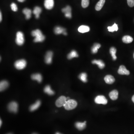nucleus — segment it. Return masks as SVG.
<instances>
[{
	"instance_id": "nucleus-37",
	"label": "nucleus",
	"mask_w": 134,
	"mask_h": 134,
	"mask_svg": "<svg viewBox=\"0 0 134 134\" xmlns=\"http://www.w3.org/2000/svg\"><path fill=\"white\" fill-rule=\"evenodd\" d=\"M0 126H1V125H2V120H1V119H0Z\"/></svg>"
},
{
	"instance_id": "nucleus-33",
	"label": "nucleus",
	"mask_w": 134,
	"mask_h": 134,
	"mask_svg": "<svg viewBox=\"0 0 134 134\" xmlns=\"http://www.w3.org/2000/svg\"><path fill=\"white\" fill-rule=\"evenodd\" d=\"M127 4L130 7L134 6V0H127Z\"/></svg>"
},
{
	"instance_id": "nucleus-32",
	"label": "nucleus",
	"mask_w": 134,
	"mask_h": 134,
	"mask_svg": "<svg viewBox=\"0 0 134 134\" xmlns=\"http://www.w3.org/2000/svg\"><path fill=\"white\" fill-rule=\"evenodd\" d=\"M11 7L12 10L13 11L16 12L18 11V7H17V5L14 3H11Z\"/></svg>"
},
{
	"instance_id": "nucleus-41",
	"label": "nucleus",
	"mask_w": 134,
	"mask_h": 134,
	"mask_svg": "<svg viewBox=\"0 0 134 134\" xmlns=\"http://www.w3.org/2000/svg\"><path fill=\"white\" fill-rule=\"evenodd\" d=\"M133 57H134V55H133Z\"/></svg>"
},
{
	"instance_id": "nucleus-36",
	"label": "nucleus",
	"mask_w": 134,
	"mask_h": 134,
	"mask_svg": "<svg viewBox=\"0 0 134 134\" xmlns=\"http://www.w3.org/2000/svg\"><path fill=\"white\" fill-rule=\"evenodd\" d=\"M132 101L133 102V103H134V95H133L132 97Z\"/></svg>"
},
{
	"instance_id": "nucleus-7",
	"label": "nucleus",
	"mask_w": 134,
	"mask_h": 134,
	"mask_svg": "<svg viewBox=\"0 0 134 134\" xmlns=\"http://www.w3.org/2000/svg\"><path fill=\"white\" fill-rule=\"evenodd\" d=\"M95 102L97 104L105 105L108 103L107 99L104 95H100L97 96L95 99Z\"/></svg>"
},
{
	"instance_id": "nucleus-12",
	"label": "nucleus",
	"mask_w": 134,
	"mask_h": 134,
	"mask_svg": "<svg viewBox=\"0 0 134 134\" xmlns=\"http://www.w3.org/2000/svg\"><path fill=\"white\" fill-rule=\"evenodd\" d=\"M104 80L106 84H111L114 83L115 81V78L111 75H107L104 77Z\"/></svg>"
},
{
	"instance_id": "nucleus-27",
	"label": "nucleus",
	"mask_w": 134,
	"mask_h": 134,
	"mask_svg": "<svg viewBox=\"0 0 134 134\" xmlns=\"http://www.w3.org/2000/svg\"><path fill=\"white\" fill-rule=\"evenodd\" d=\"M101 47V45L98 43H95L91 48V51L93 54L96 53L98 52V49Z\"/></svg>"
},
{
	"instance_id": "nucleus-25",
	"label": "nucleus",
	"mask_w": 134,
	"mask_h": 134,
	"mask_svg": "<svg viewBox=\"0 0 134 134\" xmlns=\"http://www.w3.org/2000/svg\"><path fill=\"white\" fill-rule=\"evenodd\" d=\"M105 0H100V1L96 4L95 9L96 11H99L101 10L105 3Z\"/></svg>"
},
{
	"instance_id": "nucleus-38",
	"label": "nucleus",
	"mask_w": 134,
	"mask_h": 134,
	"mask_svg": "<svg viewBox=\"0 0 134 134\" xmlns=\"http://www.w3.org/2000/svg\"><path fill=\"white\" fill-rule=\"evenodd\" d=\"M55 134H62L59 132H56Z\"/></svg>"
},
{
	"instance_id": "nucleus-24",
	"label": "nucleus",
	"mask_w": 134,
	"mask_h": 134,
	"mask_svg": "<svg viewBox=\"0 0 134 134\" xmlns=\"http://www.w3.org/2000/svg\"><path fill=\"white\" fill-rule=\"evenodd\" d=\"M133 38L129 35H125L122 38V41L126 44L131 43L133 41Z\"/></svg>"
},
{
	"instance_id": "nucleus-11",
	"label": "nucleus",
	"mask_w": 134,
	"mask_h": 134,
	"mask_svg": "<svg viewBox=\"0 0 134 134\" xmlns=\"http://www.w3.org/2000/svg\"><path fill=\"white\" fill-rule=\"evenodd\" d=\"M44 6L46 9L48 10L52 9L54 6V0H45Z\"/></svg>"
},
{
	"instance_id": "nucleus-35",
	"label": "nucleus",
	"mask_w": 134,
	"mask_h": 134,
	"mask_svg": "<svg viewBox=\"0 0 134 134\" xmlns=\"http://www.w3.org/2000/svg\"><path fill=\"white\" fill-rule=\"evenodd\" d=\"M17 0L20 2H24L25 0Z\"/></svg>"
},
{
	"instance_id": "nucleus-13",
	"label": "nucleus",
	"mask_w": 134,
	"mask_h": 134,
	"mask_svg": "<svg viewBox=\"0 0 134 134\" xmlns=\"http://www.w3.org/2000/svg\"><path fill=\"white\" fill-rule=\"evenodd\" d=\"M31 78L33 80H37L38 83H41L42 81L43 77L42 74H32Z\"/></svg>"
},
{
	"instance_id": "nucleus-1",
	"label": "nucleus",
	"mask_w": 134,
	"mask_h": 134,
	"mask_svg": "<svg viewBox=\"0 0 134 134\" xmlns=\"http://www.w3.org/2000/svg\"><path fill=\"white\" fill-rule=\"evenodd\" d=\"M31 35L33 37H35L34 41L35 43L42 42L45 39V37L43 34L41 30L37 29L32 31Z\"/></svg>"
},
{
	"instance_id": "nucleus-21",
	"label": "nucleus",
	"mask_w": 134,
	"mask_h": 134,
	"mask_svg": "<svg viewBox=\"0 0 134 134\" xmlns=\"http://www.w3.org/2000/svg\"><path fill=\"white\" fill-rule=\"evenodd\" d=\"M78 30L79 32L80 33H84L89 32L90 28L88 26L86 25H81L79 27Z\"/></svg>"
},
{
	"instance_id": "nucleus-29",
	"label": "nucleus",
	"mask_w": 134,
	"mask_h": 134,
	"mask_svg": "<svg viewBox=\"0 0 134 134\" xmlns=\"http://www.w3.org/2000/svg\"><path fill=\"white\" fill-rule=\"evenodd\" d=\"M87 75L85 73H82L80 74L79 76V78L84 83H86L87 82Z\"/></svg>"
},
{
	"instance_id": "nucleus-19",
	"label": "nucleus",
	"mask_w": 134,
	"mask_h": 134,
	"mask_svg": "<svg viewBox=\"0 0 134 134\" xmlns=\"http://www.w3.org/2000/svg\"><path fill=\"white\" fill-rule=\"evenodd\" d=\"M9 86V83L7 80H3L0 83V90L2 91L5 90Z\"/></svg>"
},
{
	"instance_id": "nucleus-18",
	"label": "nucleus",
	"mask_w": 134,
	"mask_h": 134,
	"mask_svg": "<svg viewBox=\"0 0 134 134\" xmlns=\"http://www.w3.org/2000/svg\"><path fill=\"white\" fill-rule=\"evenodd\" d=\"M22 12H23V14L25 15V18L26 19H29L31 18L32 11L31 9L25 8L23 9Z\"/></svg>"
},
{
	"instance_id": "nucleus-39",
	"label": "nucleus",
	"mask_w": 134,
	"mask_h": 134,
	"mask_svg": "<svg viewBox=\"0 0 134 134\" xmlns=\"http://www.w3.org/2000/svg\"><path fill=\"white\" fill-rule=\"evenodd\" d=\"M37 134V133H33V134Z\"/></svg>"
},
{
	"instance_id": "nucleus-6",
	"label": "nucleus",
	"mask_w": 134,
	"mask_h": 134,
	"mask_svg": "<svg viewBox=\"0 0 134 134\" xmlns=\"http://www.w3.org/2000/svg\"><path fill=\"white\" fill-rule=\"evenodd\" d=\"M67 101V98L64 96H61L56 101V105L58 107H61L63 106H64Z\"/></svg>"
},
{
	"instance_id": "nucleus-4",
	"label": "nucleus",
	"mask_w": 134,
	"mask_h": 134,
	"mask_svg": "<svg viewBox=\"0 0 134 134\" xmlns=\"http://www.w3.org/2000/svg\"><path fill=\"white\" fill-rule=\"evenodd\" d=\"M25 42L24 36L23 32L18 31L16 34V43L19 45H22L24 44Z\"/></svg>"
},
{
	"instance_id": "nucleus-17",
	"label": "nucleus",
	"mask_w": 134,
	"mask_h": 134,
	"mask_svg": "<svg viewBox=\"0 0 134 134\" xmlns=\"http://www.w3.org/2000/svg\"><path fill=\"white\" fill-rule=\"evenodd\" d=\"M76 128L79 130H84L86 126V122H77L75 124Z\"/></svg>"
},
{
	"instance_id": "nucleus-26",
	"label": "nucleus",
	"mask_w": 134,
	"mask_h": 134,
	"mask_svg": "<svg viewBox=\"0 0 134 134\" xmlns=\"http://www.w3.org/2000/svg\"><path fill=\"white\" fill-rule=\"evenodd\" d=\"M78 57V55L77 52L76 51L74 50H73L71 51L70 53L68 55V59H72L73 58H77Z\"/></svg>"
},
{
	"instance_id": "nucleus-23",
	"label": "nucleus",
	"mask_w": 134,
	"mask_h": 134,
	"mask_svg": "<svg viewBox=\"0 0 134 134\" xmlns=\"http://www.w3.org/2000/svg\"><path fill=\"white\" fill-rule=\"evenodd\" d=\"M54 31L56 34H63L64 32H66V30L65 29L61 27L57 26L55 28Z\"/></svg>"
},
{
	"instance_id": "nucleus-2",
	"label": "nucleus",
	"mask_w": 134,
	"mask_h": 134,
	"mask_svg": "<svg viewBox=\"0 0 134 134\" xmlns=\"http://www.w3.org/2000/svg\"><path fill=\"white\" fill-rule=\"evenodd\" d=\"M77 105L76 101L74 100H70L67 101L64 105V108L67 110H71L74 109Z\"/></svg>"
},
{
	"instance_id": "nucleus-40",
	"label": "nucleus",
	"mask_w": 134,
	"mask_h": 134,
	"mask_svg": "<svg viewBox=\"0 0 134 134\" xmlns=\"http://www.w3.org/2000/svg\"><path fill=\"white\" fill-rule=\"evenodd\" d=\"M12 134V133H8V134Z\"/></svg>"
},
{
	"instance_id": "nucleus-10",
	"label": "nucleus",
	"mask_w": 134,
	"mask_h": 134,
	"mask_svg": "<svg viewBox=\"0 0 134 134\" xmlns=\"http://www.w3.org/2000/svg\"><path fill=\"white\" fill-rule=\"evenodd\" d=\"M118 73L119 74H121V75H129L130 74L129 71L127 70L125 66L123 65H121L120 66L118 70Z\"/></svg>"
},
{
	"instance_id": "nucleus-8",
	"label": "nucleus",
	"mask_w": 134,
	"mask_h": 134,
	"mask_svg": "<svg viewBox=\"0 0 134 134\" xmlns=\"http://www.w3.org/2000/svg\"><path fill=\"white\" fill-rule=\"evenodd\" d=\"M71 11V8L69 6H67L62 9V12L64 13L65 17L69 19L72 18Z\"/></svg>"
},
{
	"instance_id": "nucleus-20",
	"label": "nucleus",
	"mask_w": 134,
	"mask_h": 134,
	"mask_svg": "<svg viewBox=\"0 0 134 134\" xmlns=\"http://www.w3.org/2000/svg\"><path fill=\"white\" fill-rule=\"evenodd\" d=\"M42 12V9L39 6H36L35 7L33 11V13L35 15V18L37 19L39 18L40 14Z\"/></svg>"
},
{
	"instance_id": "nucleus-3",
	"label": "nucleus",
	"mask_w": 134,
	"mask_h": 134,
	"mask_svg": "<svg viewBox=\"0 0 134 134\" xmlns=\"http://www.w3.org/2000/svg\"><path fill=\"white\" fill-rule=\"evenodd\" d=\"M27 61L24 59H21L15 61L14 63L15 68L18 70H22L26 67Z\"/></svg>"
},
{
	"instance_id": "nucleus-28",
	"label": "nucleus",
	"mask_w": 134,
	"mask_h": 134,
	"mask_svg": "<svg viewBox=\"0 0 134 134\" xmlns=\"http://www.w3.org/2000/svg\"><path fill=\"white\" fill-rule=\"evenodd\" d=\"M110 53L113 58V60H116L117 59L116 56V53L117 50L114 47H112L110 49Z\"/></svg>"
},
{
	"instance_id": "nucleus-16",
	"label": "nucleus",
	"mask_w": 134,
	"mask_h": 134,
	"mask_svg": "<svg viewBox=\"0 0 134 134\" xmlns=\"http://www.w3.org/2000/svg\"><path fill=\"white\" fill-rule=\"evenodd\" d=\"M92 63L96 64L98 66L99 68L103 69L105 67V64L103 61L101 60H94L92 61Z\"/></svg>"
},
{
	"instance_id": "nucleus-9",
	"label": "nucleus",
	"mask_w": 134,
	"mask_h": 134,
	"mask_svg": "<svg viewBox=\"0 0 134 134\" xmlns=\"http://www.w3.org/2000/svg\"><path fill=\"white\" fill-rule=\"evenodd\" d=\"M53 56V53L52 51H49L47 52L45 58V61L46 63L48 64L51 63Z\"/></svg>"
},
{
	"instance_id": "nucleus-5",
	"label": "nucleus",
	"mask_w": 134,
	"mask_h": 134,
	"mask_svg": "<svg viewBox=\"0 0 134 134\" xmlns=\"http://www.w3.org/2000/svg\"><path fill=\"white\" fill-rule=\"evenodd\" d=\"M8 108L10 112L16 113L18 112V105L16 102L12 101L8 105Z\"/></svg>"
},
{
	"instance_id": "nucleus-31",
	"label": "nucleus",
	"mask_w": 134,
	"mask_h": 134,
	"mask_svg": "<svg viewBox=\"0 0 134 134\" xmlns=\"http://www.w3.org/2000/svg\"><path fill=\"white\" fill-rule=\"evenodd\" d=\"M89 3V0H82V6L84 8L88 7Z\"/></svg>"
},
{
	"instance_id": "nucleus-34",
	"label": "nucleus",
	"mask_w": 134,
	"mask_h": 134,
	"mask_svg": "<svg viewBox=\"0 0 134 134\" xmlns=\"http://www.w3.org/2000/svg\"><path fill=\"white\" fill-rule=\"evenodd\" d=\"M2 21V14L1 12H0V21L1 22Z\"/></svg>"
},
{
	"instance_id": "nucleus-22",
	"label": "nucleus",
	"mask_w": 134,
	"mask_h": 134,
	"mask_svg": "<svg viewBox=\"0 0 134 134\" xmlns=\"http://www.w3.org/2000/svg\"><path fill=\"white\" fill-rule=\"evenodd\" d=\"M45 93H47L48 95H53L55 94V92L53 90L51 89L50 86L49 85H46L44 89Z\"/></svg>"
},
{
	"instance_id": "nucleus-30",
	"label": "nucleus",
	"mask_w": 134,
	"mask_h": 134,
	"mask_svg": "<svg viewBox=\"0 0 134 134\" xmlns=\"http://www.w3.org/2000/svg\"><path fill=\"white\" fill-rule=\"evenodd\" d=\"M108 29L109 31L111 32H113L114 31H117L118 30V25L115 23L111 27H108Z\"/></svg>"
},
{
	"instance_id": "nucleus-15",
	"label": "nucleus",
	"mask_w": 134,
	"mask_h": 134,
	"mask_svg": "<svg viewBox=\"0 0 134 134\" xmlns=\"http://www.w3.org/2000/svg\"><path fill=\"white\" fill-rule=\"evenodd\" d=\"M119 93L116 90H114L109 93L110 98L113 100H116L118 98Z\"/></svg>"
},
{
	"instance_id": "nucleus-14",
	"label": "nucleus",
	"mask_w": 134,
	"mask_h": 134,
	"mask_svg": "<svg viewBox=\"0 0 134 134\" xmlns=\"http://www.w3.org/2000/svg\"><path fill=\"white\" fill-rule=\"evenodd\" d=\"M41 104V102L40 100H37L36 103L31 105L30 107V110L31 111H34L39 108Z\"/></svg>"
}]
</instances>
